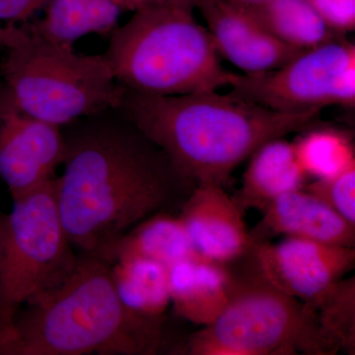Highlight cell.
I'll return each instance as SVG.
<instances>
[{
    "mask_svg": "<svg viewBox=\"0 0 355 355\" xmlns=\"http://www.w3.org/2000/svg\"><path fill=\"white\" fill-rule=\"evenodd\" d=\"M64 171L55 200L70 242L106 260L133 226L167 209L187 183L120 109L62 128Z\"/></svg>",
    "mask_w": 355,
    "mask_h": 355,
    "instance_id": "1",
    "label": "cell"
},
{
    "mask_svg": "<svg viewBox=\"0 0 355 355\" xmlns=\"http://www.w3.org/2000/svg\"><path fill=\"white\" fill-rule=\"evenodd\" d=\"M119 109L184 181L222 187L259 147L305 128L320 113L275 111L217 90L153 95L125 89Z\"/></svg>",
    "mask_w": 355,
    "mask_h": 355,
    "instance_id": "2",
    "label": "cell"
},
{
    "mask_svg": "<svg viewBox=\"0 0 355 355\" xmlns=\"http://www.w3.org/2000/svg\"><path fill=\"white\" fill-rule=\"evenodd\" d=\"M162 340L163 318L128 310L110 263L80 253L62 284L0 328V355H151Z\"/></svg>",
    "mask_w": 355,
    "mask_h": 355,
    "instance_id": "3",
    "label": "cell"
},
{
    "mask_svg": "<svg viewBox=\"0 0 355 355\" xmlns=\"http://www.w3.org/2000/svg\"><path fill=\"white\" fill-rule=\"evenodd\" d=\"M103 55L128 90L184 95L227 87L232 72L222 67L207 28L193 11L147 3L110 34Z\"/></svg>",
    "mask_w": 355,
    "mask_h": 355,
    "instance_id": "4",
    "label": "cell"
},
{
    "mask_svg": "<svg viewBox=\"0 0 355 355\" xmlns=\"http://www.w3.org/2000/svg\"><path fill=\"white\" fill-rule=\"evenodd\" d=\"M0 64V80L26 113L62 128L120 107L125 89L103 55L77 53L46 38L31 23L13 25Z\"/></svg>",
    "mask_w": 355,
    "mask_h": 355,
    "instance_id": "5",
    "label": "cell"
},
{
    "mask_svg": "<svg viewBox=\"0 0 355 355\" xmlns=\"http://www.w3.org/2000/svg\"><path fill=\"white\" fill-rule=\"evenodd\" d=\"M235 277L232 293L214 323L188 338L191 355H335L313 306L270 286L254 270Z\"/></svg>",
    "mask_w": 355,
    "mask_h": 355,
    "instance_id": "6",
    "label": "cell"
},
{
    "mask_svg": "<svg viewBox=\"0 0 355 355\" xmlns=\"http://www.w3.org/2000/svg\"><path fill=\"white\" fill-rule=\"evenodd\" d=\"M55 178L0 216V328L71 273L78 254L64 227Z\"/></svg>",
    "mask_w": 355,
    "mask_h": 355,
    "instance_id": "7",
    "label": "cell"
},
{
    "mask_svg": "<svg viewBox=\"0 0 355 355\" xmlns=\"http://www.w3.org/2000/svg\"><path fill=\"white\" fill-rule=\"evenodd\" d=\"M230 93L280 112L355 105V46L336 38L301 51L286 64L254 74L232 73Z\"/></svg>",
    "mask_w": 355,
    "mask_h": 355,
    "instance_id": "8",
    "label": "cell"
},
{
    "mask_svg": "<svg viewBox=\"0 0 355 355\" xmlns=\"http://www.w3.org/2000/svg\"><path fill=\"white\" fill-rule=\"evenodd\" d=\"M65 155L62 128L19 108L0 84V180L12 200L36 190L55 176Z\"/></svg>",
    "mask_w": 355,
    "mask_h": 355,
    "instance_id": "9",
    "label": "cell"
},
{
    "mask_svg": "<svg viewBox=\"0 0 355 355\" xmlns=\"http://www.w3.org/2000/svg\"><path fill=\"white\" fill-rule=\"evenodd\" d=\"M250 256L254 270L286 295L316 304L338 280L354 268L355 250L284 237L279 243H257Z\"/></svg>",
    "mask_w": 355,
    "mask_h": 355,
    "instance_id": "10",
    "label": "cell"
},
{
    "mask_svg": "<svg viewBox=\"0 0 355 355\" xmlns=\"http://www.w3.org/2000/svg\"><path fill=\"white\" fill-rule=\"evenodd\" d=\"M244 211L224 187L202 183L196 184L178 217L198 256L229 265L253 249Z\"/></svg>",
    "mask_w": 355,
    "mask_h": 355,
    "instance_id": "11",
    "label": "cell"
},
{
    "mask_svg": "<svg viewBox=\"0 0 355 355\" xmlns=\"http://www.w3.org/2000/svg\"><path fill=\"white\" fill-rule=\"evenodd\" d=\"M198 9L219 57L244 73L279 69L303 51L273 37L248 7L228 0H203Z\"/></svg>",
    "mask_w": 355,
    "mask_h": 355,
    "instance_id": "12",
    "label": "cell"
},
{
    "mask_svg": "<svg viewBox=\"0 0 355 355\" xmlns=\"http://www.w3.org/2000/svg\"><path fill=\"white\" fill-rule=\"evenodd\" d=\"M261 212L263 218L250 232L254 245L282 235L354 248L355 226L304 188L279 196Z\"/></svg>",
    "mask_w": 355,
    "mask_h": 355,
    "instance_id": "13",
    "label": "cell"
},
{
    "mask_svg": "<svg viewBox=\"0 0 355 355\" xmlns=\"http://www.w3.org/2000/svg\"><path fill=\"white\" fill-rule=\"evenodd\" d=\"M228 266L196 257L170 266V305L178 316L200 327L214 323L234 287Z\"/></svg>",
    "mask_w": 355,
    "mask_h": 355,
    "instance_id": "14",
    "label": "cell"
},
{
    "mask_svg": "<svg viewBox=\"0 0 355 355\" xmlns=\"http://www.w3.org/2000/svg\"><path fill=\"white\" fill-rule=\"evenodd\" d=\"M234 200L243 209L261 210L288 191L303 189L308 176L296 157L293 144L282 137L268 140L251 157Z\"/></svg>",
    "mask_w": 355,
    "mask_h": 355,
    "instance_id": "15",
    "label": "cell"
},
{
    "mask_svg": "<svg viewBox=\"0 0 355 355\" xmlns=\"http://www.w3.org/2000/svg\"><path fill=\"white\" fill-rule=\"evenodd\" d=\"M147 3V0H48L44 17L31 25L46 38L74 46L88 35L111 34L123 13Z\"/></svg>",
    "mask_w": 355,
    "mask_h": 355,
    "instance_id": "16",
    "label": "cell"
},
{
    "mask_svg": "<svg viewBox=\"0 0 355 355\" xmlns=\"http://www.w3.org/2000/svg\"><path fill=\"white\" fill-rule=\"evenodd\" d=\"M149 259L168 268L188 259L200 257L191 246L179 217L161 211L147 217L128 230L114 245L106 263L127 258Z\"/></svg>",
    "mask_w": 355,
    "mask_h": 355,
    "instance_id": "17",
    "label": "cell"
},
{
    "mask_svg": "<svg viewBox=\"0 0 355 355\" xmlns=\"http://www.w3.org/2000/svg\"><path fill=\"white\" fill-rule=\"evenodd\" d=\"M111 277L123 304L135 314L163 318L170 306L169 268L144 258L112 263Z\"/></svg>",
    "mask_w": 355,
    "mask_h": 355,
    "instance_id": "18",
    "label": "cell"
},
{
    "mask_svg": "<svg viewBox=\"0 0 355 355\" xmlns=\"http://www.w3.org/2000/svg\"><path fill=\"white\" fill-rule=\"evenodd\" d=\"M250 9L273 37L298 50L338 38L309 0H266Z\"/></svg>",
    "mask_w": 355,
    "mask_h": 355,
    "instance_id": "19",
    "label": "cell"
},
{
    "mask_svg": "<svg viewBox=\"0 0 355 355\" xmlns=\"http://www.w3.org/2000/svg\"><path fill=\"white\" fill-rule=\"evenodd\" d=\"M293 146L299 164L308 178L329 179L355 167L352 139L338 130H311L293 142Z\"/></svg>",
    "mask_w": 355,
    "mask_h": 355,
    "instance_id": "20",
    "label": "cell"
},
{
    "mask_svg": "<svg viewBox=\"0 0 355 355\" xmlns=\"http://www.w3.org/2000/svg\"><path fill=\"white\" fill-rule=\"evenodd\" d=\"M322 329L340 352L355 354V280L340 279L313 306Z\"/></svg>",
    "mask_w": 355,
    "mask_h": 355,
    "instance_id": "21",
    "label": "cell"
},
{
    "mask_svg": "<svg viewBox=\"0 0 355 355\" xmlns=\"http://www.w3.org/2000/svg\"><path fill=\"white\" fill-rule=\"evenodd\" d=\"M304 189L355 226V167L329 179L314 180Z\"/></svg>",
    "mask_w": 355,
    "mask_h": 355,
    "instance_id": "22",
    "label": "cell"
},
{
    "mask_svg": "<svg viewBox=\"0 0 355 355\" xmlns=\"http://www.w3.org/2000/svg\"><path fill=\"white\" fill-rule=\"evenodd\" d=\"M312 6L335 32L355 29V0H309Z\"/></svg>",
    "mask_w": 355,
    "mask_h": 355,
    "instance_id": "23",
    "label": "cell"
},
{
    "mask_svg": "<svg viewBox=\"0 0 355 355\" xmlns=\"http://www.w3.org/2000/svg\"><path fill=\"white\" fill-rule=\"evenodd\" d=\"M48 0H0V24L19 25L27 22Z\"/></svg>",
    "mask_w": 355,
    "mask_h": 355,
    "instance_id": "24",
    "label": "cell"
},
{
    "mask_svg": "<svg viewBox=\"0 0 355 355\" xmlns=\"http://www.w3.org/2000/svg\"><path fill=\"white\" fill-rule=\"evenodd\" d=\"M203 0H147L148 3L159 4V6L177 7V8L187 9L193 11Z\"/></svg>",
    "mask_w": 355,
    "mask_h": 355,
    "instance_id": "25",
    "label": "cell"
},
{
    "mask_svg": "<svg viewBox=\"0 0 355 355\" xmlns=\"http://www.w3.org/2000/svg\"><path fill=\"white\" fill-rule=\"evenodd\" d=\"M13 25H1L0 24V49H3L6 46L9 35H10L11 29Z\"/></svg>",
    "mask_w": 355,
    "mask_h": 355,
    "instance_id": "26",
    "label": "cell"
},
{
    "mask_svg": "<svg viewBox=\"0 0 355 355\" xmlns=\"http://www.w3.org/2000/svg\"><path fill=\"white\" fill-rule=\"evenodd\" d=\"M228 1L237 4V6L253 8V7L260 6L266 0H228Z\"/></svg>",
    "mask_w": 355,
    "mask_h": 355,
    "instance_id": "27",
    "label": "cell"
},
{
    "mask_svg": "<svg viewBox=\"0 0 355 355\" xmlns=\"http://www.w3.org/2000/svg\"><path fill=\"white\" fill-rule=\"evenodd\" d=\"M1 214H2V211H1V210H0V216H1Z\"/></svg>",
    "mask_w": 355,
    "mask_h": 355,
    "instance_id": "28",
    "label": "cell"
},
{
    "mask_svg": "<svg viewBox=\"0 0 355 355\" xmlns=\"http://www.w3.org/2000/svg\"><path fill=\"white\" fill-rule=\"evenodd\" d=\"M0 84H1V80H0Z\"/></svg>",
    "mask_w": 355,
    "mask_h": 355,
    "instance_id": "29",
    "label": "cell"
}]
</instances>
